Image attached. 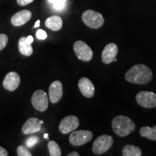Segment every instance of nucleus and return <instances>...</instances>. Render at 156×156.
Returning <instances> with one entry per match:
<instances>
[{
    "label": "nucleus",
    "mask_w": 156,
    "mask_h": 156,
    "mask_svg": "<svg viewBox=\"0 0 156 156\" xmlns=\"http://www.w3.org/2000/svg\"><path fill=\"white\" fill-rule=\"evenodd\" d=\"M36 37L41 40H45L47 38V34L45 30H42V29H39L36 32Z\"/></svg>",
    "instance_id": "393cba45"
},
{
    "label": "nucleus",
    "mask_w": 156,
    "mask_h": 156,
    "mask_svg": "<svg viewBox=\"0 0 156 156\" xmlns=\"http://www.w3.org/2000/svg\"><path fill=\"white\" fill-rule=\"evenodd\" d=\"M19 51L23 55L29 56L34 52L31 44L28 43L26 41V37H21L19 40L18 43Z\"/></svg>",
    "instance_id": "f3484780"
},
{
    "label": "nucleus",
    "mask_w": 156,
    "mask_h": 156,
    "mask_svg": "<svg viewBox=\"0 0 156 156\" xmlns=\"http://www.w3.org/2000/svg\"><path fill=\"white\" fill-rule=\"evenodd\" d=\"M45 25L51 30L58 31L62 28L63 20L61 17L57 16V15H53V16H51L46 19Z\"/></svg>",
    "instance_id": "dca6fc26"
},
{
    "label": "nucleus",
    "mask_w": 156,
    "mask_h": 156,
    "mask_svg": "<svg viewBox=\"0 0 156 156\" xmlns=\"http://www.w3.org/2000/svg\"><path fill=\"white\" fill-rule=\"evenodd\" d=\"M17 155L19 156H31L32 154L30 151L27 149L26 147H25L24 146L20 145L17 147Z\"/></svg>",
    "instance_id": "4be33fe9"
},
{
    "label": "nucleus",
    "mask_w": 156,
    "mask_h": 156,
    "mask_svg": "<svg viewBox=\"0 0 156 156\" xmlns=\"http://www.w3.org/2000/svg\"><path fill=\"white\" fill-rule=\"evenodd\" d=\"M48 148L51 156H60L62 155L61 148L56 142L49 141L48 142Z\"/></svg>",
    "instance_id": "aec40b11"
},
{
    "label": "nucleus",
    "mask_w": 156,
    "mask_h": 156,
    "mask_svg": "<svg viewBox=\"0 0 156 156\" xmlns=\"http://www.w3.org/2000/svg\"><path fill=\"white\" fill-rule=\"evenodd\" d=\"M114 139L112 136L103 134L97 138L93 143L92 151L96 155L105 153L112 147Z\"/></svg>",
    "instance_id": "20e7f679"
},
{
    "label": "nucleus",
    "mask_w": 156,
    "mask_h": 156,
    "mask_svg": "<svg viewBox=\"0 0 156 156\" xmlns=\"http://www.w3.org/2000/svg\"><path fill=\"white\" fill-rule=\"evenodd\" d=\"M26 41L30 44H32L34 42V38H33L32 36H28V37H26Z\"/></svg>",
    "instance_id": "cd10ccee"
},
{
    "label": "nucleus",
    "mask_w": 156,
    "mask_h": 156,
    "mask_svg": "<svg viewBox=\"0 0 156 156\" xmlns=\"http://www.w3.org/2000/svg\"><path fill=\"white\" fill-rule=\"evenodd\" d=\"M122 155L124 156H141L142 151L139 147L132 145H126L123 147Z\"/></svg>",
    "instance_id": "6ab92c4d"
},
{
    "label": "nucleus",
    "mask_w": 156,
    "mask_h": 156,
    "mask_svg": "<svg viewBox=\"0 0 156 156\" xmlns=\"http://www.w3.org/2000/svg\"><path fill=\"white\" fill-rule=\"evenodd\" d=\"M8 155V153L6 151L5 148L0 146V156H7Z\"/></svg>",
    "instance_id": "bb28decb"
},
{
    "label": "nucleus",
    "mask_w": 156,
    "mask_h": 156,
    "mask_svg": "<svg viewBox=\"0 0 156 156\" xmlns=\"http://www.w3.org/2000/svg\"><path fill=\"white\" fill-rule=\"evenodd\" d=\"M82 19L87 26L93 29L101 28L104 23V18L103 15L101 13L91 9L84 12L82 15Z\"/></svg>",
    "instance_id": "7ed1b4c3"
},
{
    "label": "nucleus",
    "mask_w": 156,
    "mask_h": 156,
    "mask_svg": "<svg viewBox=\"0 0 156 156\" xmlns=\"http://www.w3.org/2000/svg\"><path fill=\"white\" fill-rule=\"evenodd\" d=\"M92 138V132L88 130H78L72 132L69 135V141L74 146H80L90 141Z\"/></svg>",
    "instance_id": "423d86ee"
},
{
    "label": "nucleus",
    "mask_w": 156,
    "mask_h": 156,
    "mask_svg": "<svg viewBox=\"0 0 156 156\" xmlns=\"http://www.w3.org/2000/svg\"><path fill=\"white\" fill-rule=\"evenodd\" d=\"M140 136L147 138L148 140L156 141V125L153 127L142 126L140 130Z\"/></svg>",
    "instance_id": "a211bd4d"
},
{
    "label": "nucleus",
    "mask_w": 156,
    "mask_h": 156,
    "mask_svg": "<svg viewBox=\"0 0 156 156\" xmlns=\"http://www.w3.org/2000/svg\"><path fill=\"white\" fill-rule=\"evenodd\" d=\"M48 134H44V138H46V139H48Z\"/></svg>",
    "instance_id": "7c9ffc66"
},
{
    "label": "nucleus",
    "mask_w": 156,
    "mask_h": 156,
    "mask_svg": "<svg viewBox=\"0 0 156 156\" xmlns=\"http://www.w3.org/2000/svg\"><path fill=\"white\" fill-rule=\"evenodd\" d=\"M40 26V20H38L36 21V23H35V25H34V28H38V27Z\"/></svg>",
    "instance_id": "c756f323"
},
{
    "label": "nucleus",
    "mask_w": 156,
    "mask_h": 156,
    "mask_svg": "<svg viewBox=\"0 0 156 156\" xmlns=\"http://www.w3.org/2000/svg\"><path fill=\"white\" fill-rule=\"evenodd\" d=\"M136 103L146 108L156 107V93L151 91H141L136 95Z\"/></svg>",
    "instance_id": "0eeeda50"
},
{
    "label": "nucleus",
    "mask_w": 156,
    "mask_h": 156,
    "mask_svg": "<svg viewBox=\"0 0 156 156\" xmlns=\"http://www.w3.org/2000/svg\"><path fill=\"white\" fill-rule=\"evenodd\" d=\"M34 0H17V2L20 6H25L28 4L32 3Z\"/></svg>",
    "instance_id": "a878e982"
},
{
    "label": "nucleus",
    "mask_w": 156,
    "mask_h": 156,
    "mask_svg": "<svg viewBox=\"0 0 156 156\" xmlns=\"http://www.w3.org/2000/svg\"><path fill=\"white\" fill-rule=\"evenodd\" d=\"M118 54V46L114 43H110L107 44L102 51V61L103 63L108 64L114 62Z\"/></svg>",
    "instance_id": "9d476101"
},
{
    "label": "nucleus",
    "mask_w": 156,
    "mask_h": 156,
    "mask_svg": "<svg viewBox=\"0 0 156 156\" xmlns=\"http://www.w3.org/2000/svg\"><path fill=\"white\" fill-rule=\"evenodd\" d=\"M31 16H32V13L30 10H28V9L21 10L15 13L12 17L11 23L14 26H22L30 20Z\"/></svg>",
    "instance_id": "2eb2a0df"
},
{
    "label": "nucleus",
    "mask_w": 156,
    "mask_h": 156,
    "mask_svg": "<svg viewBox=\"0 0 156 156\" xmlns=\"http://www.w3.org/2000/svg\"><path fill=\"white\" fill-rule=\"evenodd\" d=\"M39 142V138L38 136H31V137H29L28 139H27L26 142H25V144H26L27 147H32L36 145V144L38 143Z\"/></svg>",
    "instance_id": "5701e85b"
},
{
    "label": "nucleus",
    "mask_w": 156,
    "mask_h": 156,
    "mask_svg": "<svg viewBox=\"0 0 156 156\" xmlns=\"http://www.w3.org/2000/svg\"><path fill=\"white\" fill-rule=\"evenodd\" d=\"M50 101L52 103H56L61 100L63 95V85L60 81H54L51 84L48 89Z\"/></svg>",
    "instance_id": "9b49d317"
},
{
    "label": "nucleus",
    "mask_w": 156,
    "mask_h": 156,
    "mask_svg": "<svg viewBox=\"0 0 156 156\" xmlns=\"http://www.w3.org/2000/svg\"><path fill=\"white\" fill-rule=\"evenodd\" d=\"M78 87L83 95L86 98H92L95 93V87L88 78L82 77L78 83Z\"/></svg>",
    "instance_id": "4468645a"
},
{
    "label": "nucleus",
    "mask_w": 156,
    "mask_h": 156,
    "mask_svg": "<svg viewBox=\"0 0 156 156\" xmlns=\"http://www.w3.org/2000/svg\"><path fill=\"white\" fill-rule=\"evenodd\" d=\"M20 78L15 72H10L7 74L3 81V86L9 91H14L19 87Z\"/></svg>",
    "instance_id": "f8f14e48"
},
{
    "label": "nucleus",
    "mask_w": 156,
    "mask_h": 156,
    "mask_svg": "<svg viewBox=\"0 0 156 156\" xmlns=\"http://www.w3.org/2000/svg\"><path fill=\"white\" fill-rule=\"evenodd\" d=\"M73 48L77 58L82 61L89 62L93 58V50L85 42L82 41H77L74 44Z\"/></svg>",
    "instance_id": "39448f33"
},
{
    "label": "nucleus",
    "mask_w": 156,
    "mask_h": 156,
    "mask_svg": "<svg viewBox=\"0 0 156 156\" xmlns=\"http://www.w3.org/2000/svg\"><path fill=\"white\" fill-rule=\"evenodd\" d=\"M80 122L77 116H67L62 119L58 125V129L62 134H68L79 126Z\"/></svg>",
    "instance_id": "1a4fd4ad"
},
{
    "label": "nucleus",
    "mask_w": 156,
    "mask_h": 156,
    "mask_svg": "<svg viewBox=\"0 0 156 156\" xmlns=\"http://www.w3.org/2000/svg\"><path fill=\"white\" fill-rule=\"evenodd\" d=\"M67 156H80V154L77 152H72V153L68 154Z\"/></svg>",
    "instance_id": "c85d7f7f"
},
{
    "label": "nucleus",
    "mask_w": 156,
    "mask_h": 156,
    "mask_svg": "<svg viewBox=\"0 0 156 156\" xmlns=\"http://www.w3.org/2000/svg\"><path fill=\"white\" fill-rule=\"evenodd\" d=\"M44 124V121L39 120L38 118L32 117V118L28 119L27 122L23 124L22 131L25 134L35 133V132L40 131L41 129V124Z\"/></svg>",
    "instance_id": "ddd939ff"
},
{
    "label": "nucleus",
    "mask_w": 156,
    "mask_h": 156,
    "mask_svg": "<svg viewBox=\"0 0 156 156\" xmlns=\"http://www.w3.org/2000/svg\"><path fill=\"white\" fill-rule=\"evenodd\" d=\"M50 3L53 5L54 9L57 10H61L65 6V3L67 0H48Z\"/></svg>",
    "instance_id": "412c9836"
},
{
    "label": "nucleus",
    "mask_w": 156,
    "mask_h": 156,
    "mask_svg": "<svg viewBox=\"0 0 156 156\" xmlns=\"http://www.w3.org/2000/svg\"><path fill=\"white\" fill-rule=\"evenodd\" d=\"M153 78V73L147 66L144 64H136L125 74V79L129 83L145 85L149 83Z\"/></svg>",
    "instance_id": "f257e3e1"
},
{
    "label": "nucleus",
    "mask_w": 156,
    "mask_h": 156,
    "mask_svg": "<svg viewBox=\"0 0 156 156\" xmlns=\"http://www.w3.org/2000/svg\"><path fill=\"white\" fill-rule=\"evenodd\" d=\"M112 126L117 136H126L130 134L135 129V124L131 119L125 116H116L112 120Z\"/></svg>",
    "instance_id": "f03ea898"
},
{
    "label": "nucleus",
    "mask_w": 156,
    "mask_h": 156,
    "mask_svg": "<svg viewBox=\"0 0 156 156\" xmlns=\"http://www.w3.org/2000/svg\"><path fill=\"white\" fill-rule=\"evenodd\" d=\"M31 103L36 110L41 112H45L48 106V95L42 90H36L33 95Z\"/></svg>",
    "instance_id": "6e6552de"
},
{
    "label": "nucleus",
    "mask_w": 156,
    "mask_h": 156,
    "mask_svg": "<svg viewBox=\"0 0 156 156\" xmlns=\"http://www.w3.org/2000/svg\"><path fill=\"white\" fill-rule=\"evenodd\" d=\"M8 42V37L6 34H0V51L4 49Z\"/></svg>",
    "instance_id": "b1692460"
}]
</instances>
